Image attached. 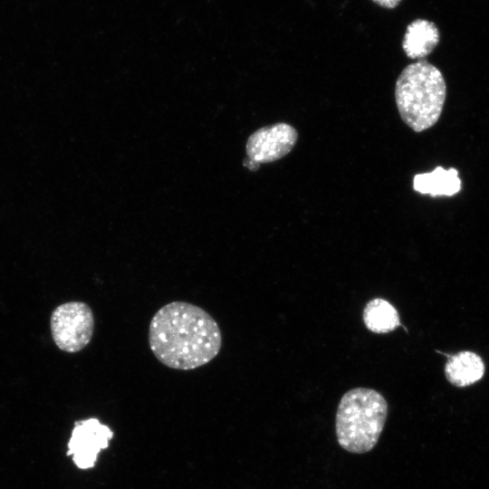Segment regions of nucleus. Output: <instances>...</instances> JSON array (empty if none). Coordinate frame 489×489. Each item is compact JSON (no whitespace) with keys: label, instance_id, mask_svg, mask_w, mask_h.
I'll return each mask as SVG.
<instances>
[{"label":"nucleus","instance_id":"nucleus-1","mask_svg":"<svg viewBox=\"0 0 489 489\" xmlns=\"http://www.w3.org/2000/svg\"><path fill=\"white\" fill-rule=\"evenodd\" d=\"M148 340L156 359L178 370L207 364L222 347L216 321L203 308L183 301L171 302L156 312Z\"/></svg>","mask_w":489,"mask_h":489},{"label":"nucleus","instance_id":"nucleus-2","mask_svg":"<svg viewBox=\"0 0 489 489\" xmlns=\"http://www.w3.org/2000/svg\"><path fill=\"white\" fill-rule=\"evenodd\" d=\"M446 85L439 69L425 60L406 66L395 86V100L402 120L414 131L434 126L444 107Z\"/></svg>","mask_w":489,"mask_h":489},{"label":"nucleus","instance_id":"nucleus-3","mask_svg":"<svg viewBox=\"0 0 489 489\" xmlns=\"http://www.w3.org/2000/svg\"><path fill=\"white\" fill-rule=\"evenodd\" d=\"M388 416V403L375 389L355 388L340 400L335 418L339 445L350 453L364 454L378 443Z\"/></svg>","mask_w":489,"mask_h":489},{"label":"nucleus","instance_id":"nucleus-4","mask_svg":"<svg viewBox=\"0 0 489 489\" xmlns=\"http://www.w3.org/2000/svg\"><path fill=\"white\" fill-rule=\"evenodd\" d=\"M50 327L56 346L65 352L74 353L90 343L94 332V315L83 302H64L52 312Z\"/></svg>","mask_w":489,"mask_h":489},{"label":"nucleus","instance_id":"nucleus-5","mask_svg":"<svg viewBox=\"0 0 489 489\" xmlns=\"http://www.w3.org/2000/svg\"><path fill=\"white\" fill-rule=\"evenodd\" d=\"M297 139V130L288 123L263 127L248 138L247 158L260 165L278 160L292 151Z\"/></svg>","mask_w":489,"mask_h":489},{"label":"nucleus","instance_id":"nucleus-6","mask_svg":"<svg viewBox=\"0 0 489 489\" xmlns=\"http://www.w3.org/2000/svg\"><path fill=\"white\" fill-rule=\"evenodd\" d=\"M112 436L111 429L97 418L78 421L68 443L67 455H72L74 464L81 469L93 467L98 454L109 446Z\"/></svg>","mask_w":489,"mask_h":489},{"label":"nucleus","instance_id":"nucleus-7","mask_svg":"<svg viewBox=\"0 0 489 489\" xmlns=\"http://www.w3.org/2000/svg\"><path fill=\"white\" fill-rule=\"evenodd\" d=\"M440 39L436 24L426 19H416L406 30L402 48L408 57L421 59L433 52Z\"/></svg>","mask_w":489,"mask_h":489},{"label":"nucleus","instance_id":"nucleus-8","mask_svg":"<svg viewBox=\"0 0 489 489\" xmlns=\"http://www.w3.org/2000/svg\"><path fill=\"white\" fill-rule=\"evenodd\" d=\"M485 371L482 358L473 351L450 355L445 366L447 380L456 387H466L480 380Z\"/></svg>","mask_w":489,"mask_h":489},{"label":"nucleus","instance_id":"nucleus-9","mask_svg":"<svg viewBox=\"0 0 489 489\" xmlns=\"http://www.w3.org/2000/svg\"><path fill=\"white\" fill-rule=\"evenodd\" d=\"M413 188L420 194H429L431 197H451L461 189V179L456 169L436 167L432 172L416 175L413 178Z\"/></svg>","mask_w":489,"mask_h":489},{"label":"nucleus","instance_id":"nucleus-10","mask_svg":"<svg viewBox=\"0 0 489 489\" xmlns=\"http://www.w3.org/2000/svg\"><path fill=\"white\" fill-rule=\"evenodd\" d=\"M363 321L369 331L376 333L389 332L400 324L396 308L381 298L372 299L365 305Z\"/></svg>","mask_w":489,"mask_h":489},{"label":"nucleus","instance_id":"nucleus-11","mask_svg":"<svg viewBox=\"0 0 489 489\" xmlns=\"http://www.w3.org/2000/svg\"><path fill=\"white\" fill-rule=\"evenodd\" d=\"M372 1L376 3L377 5L385 8H388V9L395 8L401 2V0H372Z\"/></svg>","mask_w":489,"mask_h":489},{"label":"nucleus","instance_id":"nucleus-12","mask_svg":"<svg viewBox=\"0 0 489 489\" xmlns=\"http://www.w3.org/2000/svg\"><path fill=\"white\" fill-rule=\"evenodd\" d=\"M244 166L248 168L250 170H256L260 167V164L251 160L250 158H245L244 160Z\"/></svg>","mask_w":489,"mask_h":489}]
</instances>
